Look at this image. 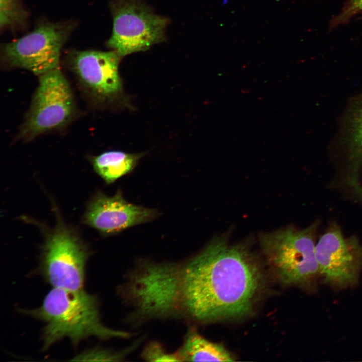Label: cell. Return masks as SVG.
Masks as SVG:
<instances>
[{
  "mask_svg": "<svg viewBox=\"0 0 362 362\" xmlns=\"http://www.w3.org/2000/svg\"><path fill=\"white\" fill-rule=\"evenodd\" d=\"M142 357L150 361H180L176 353H168L158 342H151L145 348Z\"/></svg>",
  "mask_w": 362,
  "mask_h": 362,
  "instance_id": "5bb4252c",
  "label": "cell"
},
{
  "mask_svg": "<svg viewBox=\"0 0 362 362\" xmlns=\"http://www.w3.org/2000/svg\"><path fill=\"white\" fill-rule=\"evenodd\" d=\"M157 214L155 210L128 202L119 191L111 197L100 192L90 201L83 221L101 234L110 235L150 221Z\"/></svg>",
  "mask_w": 362,
  "mask_h": 362,
  "instance_id": "30bf717a",
  "label": "cell"
},
{
  "mask_svg": "<svg viewBox=\"0 0 362 362\" xmlns=\"http://www.w3.org/2000/svg\"><path fill=\"white\" fill-rule=\"evenodd\" d=\"M257 258L245 243L214 239L182 263H151L143 279L150 312L157 318L201 323L249 316L265 283Z\"/></svg>",
  "mask_w": 362,
  "mask_h": 362,
  "instance_id": "6da1fadb",
  "label": "cell"
},
{
  "mask_svg": "<svg viewBox=\"0 0 362 362\" xmlns=\"http://www.w3.org/2000/svg\"><path fill=\"white\" fill-rule=\"evenodd\" d=\"M120 58L112 50L74 51L68 56V61L82 90L98 103L113 98L121 90L118 73Z\"/></svg>",
  "mask_w": 362,
  "mask_h": 362,
  "instance_id": "9c48e42d",
  "label": "cell"
},
{
  "mask_svg": "<svg viewBox=\"0 0 362 362\" xmlns=\"http://www.w3.org/2000/svg\"><path fill=\"white\" fill-rule=\"evenodd\" d=\"M88 256L87 247L77 235L71 229L60 225L45 239L42 269L53 287L81 290Z\"/></svg>",
  "mask_w": 362,
  "mask_h": 362,
  "instance_id": "52a82bcc",
  "label": "cell"
},
{
  "mask_svg": "<svg viewBox=\"0 0 362 362\" xmlns=\"http://www.w3.org/2000/svg\"><path fill=\"white\" fill-rule=\"evenodd\" d=\"M112 34L108 47L121 57L143 51L166 40L169 20L158 15L142 0H113Z\"/></svg>",
  "mask_w": 362,
  "mask_h": 362,
  "instance_id": "277c9868",
  "label": "cell"
},
{
  "mask_svg": "<svg viewBox=\"0 0 362 362\" xmlns=\"http://www.w3.org/2000/svg\"><path fill=\"white\" fill-rule=\"evenodd\" d=\"M26 18V13L19 0H0L1 28L21 24Z\"/></svg>",
  "mask_w": 362,
  "mask_h": 362,
  "instance_id": "4fadbf2b",
  "label": "cell"
},
{
  "mask_svg": "<svg viewBox=\"0 0 362 362\" xmlns=\"http://www.w3.org/2000/svg\"><path fill=\"white\" fill-rule=\"evenodd\" d=\"M315 230V225L300 230L289 227L260 236L267 263L282 284L308 289L314 287L319 275Z\"/></svg>",
  "mask_w": 362,
  "mask_h": 362,
  "instance_id": "3957f363",
  "label": "cell"
},
{
  "mask_svg": "<svg viewBox=\"0 0 362 362\" xmlns=\"http://www.w3.org/2000/svg\"><path fill=\"white\" fill-rule=\"evenodd\" d=\"M180 361H233L235 356L220 344L211 342L190 329L176 352Z\"/></svg>",
  "mask_w": 362,
  "mask_h": 362,
  "instance_id": "8fae6325",
  "label": "cell"
},
{
  "mask_svg": "<svg viewBox=\"0 0 362 362\" xmlns=\"http://www.w3.org/2000/svg\"><path fill=\"white\" fill-rule=\"evenodd\" d=\"M124 352L123 353H113L109 351H106L104 350H99L94 349L87 351L86 353L81 354V355L77 357V358H79V360H84L85 359L87 358V360L91 358H95L96 360L97 358H100V360H102V358L105 361H115L118 360V359H120L123 357Z\"/></svg>",
  "mask_w": 362,
  "mask_h": 362,
  "instance_id": "9a60e30c",
  "label": "cell"
},
{
  "mask_svg": "<svg viewBox=\"0 0 362 362\" xmlns=\"http://www.w3.org/2000/svg\"><path fill=\"white\" fill-rule=\"evenodd\" d=\"M73 28L69 23L43 22L22 37L4 45L2 58L9 68L38 76L59 68L62 48Z\"/></svg>",
  "mask_w": 362,
  "mask_h": 362,
  "instance_id": "8992f818",
  "label": "cell"
},
{
  "mask_svg": "<svg viewBox=\"0 0 362 362\" xmlns=\"http://www.w3.org/2000/svg\"><path fill=\"white\" fill-rule=\"evenodd\" d=\"M357 129L358 139L362 144V114L359 119Z\"/></svg>",
  "mask_w": 362,
  "mask_h": 362,
  "instance_id": "e0dca14e",
  "label": "cell"
},
{
  "mask_svg": "<svg viewBox=\"0 0 362 362\" xmlns=\"http://www.w3.org/2000/svg\"><path fill=\"white\" fill-rule=\"evenodd\" d=\"M319 275L330 285L345 288L355 285L362 268V246L355 237H345L333 226L315 246Z\"/></svg>",
  "mask_w": 362,
  "mask_h": 362,
  "instance_id": "ba28073f",
  "label": "cell"
},
{
  "mask_svg": "<svg viewBox=\"0 0 362 362\" xmlns=\"http://www.w3.org/2000/svg\"><path fill=\"white\" fill-rule=\"evenodd\" d=\"M362 11V0H350L336 19L337 22L347 20Z\"/></svg>",
  "mask_w": 362,
  "mask_h": 362,
  "instance_id": "2e32d148",
  "label": "cell"
},
{
  "mask_svg": "<svg viewBox=\"0 0 362 362\" xmlns=\"http://www.w3.org/2000/svg\"><path fill=\"white\" fill-rule=\"evenodd\" d=\"M141 155L119 151H109L92 158L95 172L107 184H111L131 172Z\"/></svg>",
  "mask_w": 362,
  "mask_h": 362,
  "instance_id": "7c38bea8",
  "label": "cell"
},
{
  "mask_svg": "<svg viewBox=\"0 0 362 362\" xmlns=\"http://www.w3.org/2000/svg\"><path fill=\"white\" fill-rule=\"evenodd\" d=\"M76 106L71 86L59 68L39 76L38 86L18 137L31 140L64 128L72 121Z\"/></svg>",
  "mask_w": 362,
  "mask_h": 362,
  "instance_id": "5b68a950",
  "label": "cell"
},
{
  "mask_svg": "<svg viewBox=\"0 0 362 362\" xmlns=\"http://www.w3.org/2000/svg\"><path fill=\"white\" fill-rule=\"evenodd\" d=\"M23 311L45 322L42 336L45 350L64 338L76 345L92 336L106 339L131 335L105 326L101 321L96 297L83 289L53 287L40 307Z\"/></svg>",
  "mask_w": 362,
  "mask_h": 362,
  "instance_id": "7a4b0ae2",
  "label": "cell"
}]
</instances>
